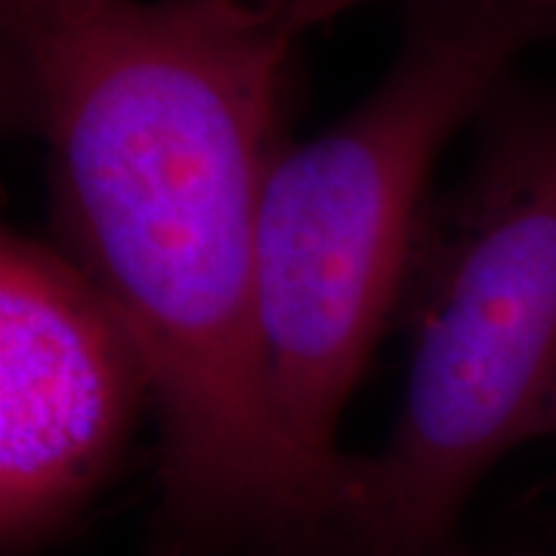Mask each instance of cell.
<instances>
[{
    "label": "cell",
    "mask_w": 556,
    "mask_h": 556,
    "mask_svg": "<svg viewBox=\"0 0 556 556\" xmlns=\"http://www.w3.org/2000/svg\"><path fill=\"white\" fill-rule=\"evenodd\" d=\"M554 35L526 0H405L371 93L269 161L257 214L263 378L285 439L338 497L350 470L340 417L396 318L439 155Z\"/></svg>",
    "instance_id": "obj_3"
},
{
    "label": "cell",
    "mask_w": 556,
    "mask_h": 556,
    "mask_svg": "<svg viewBox=\"0 0 556 556\" xmlns=\"http://www.w3.org/2000/svg\"><path fill=\"white\" fill-rule=\"evenodd\" d=\"M152 375L115 306L56 241L0 244V551L38 556L121 467Z\"/></svg>",
    "instance_id": "obj_4"
},
{
    "label": "cell",
    "mask_w": 556,
    "mask_h": 556,
    "mask_svg": "<svg viewBox=\"0 0 556 556\" xmlns=\"http://www.w3.org/2000/svg\"><path fill=\"white\" fill-rule=\"evenodd\" d=\"M298 13V20L306 25V28H316L321 22H331L343 16L346 10L353 7H362V3H371V0H288ZM529 7H535L538 13H544L547 20L554 22L556 28V0H526Z\"/></svg>",
    "instance_id": "obj_5"
},
{
    "label": "cell",
    "mask_w": 556,
    "mask_h": 556,
    "mask_svg": "<svg viewBox=\"0 0 556 556\" xmlns=\"http://www.w3.org/2000/svg\"><path fill=\"white\" fill-rule=\"evenodd\" d=\"M554 556H556V554H554Z\"/></svg>",
    "instance_id": "obj_7"
},
{
    "label": "cell",
    "mask_w": 556,
    "mask_h": 556,
    "mask_svg": "<svg viewBox=\"0 0 556 556\" xmlns=\"http://www.w3.org/2000/svg\"><path fill=\"white\" fill-rule=\"evenodd\" d=\"M306 25L288 0H0L3 115L47 155L56 244L152 375L155 556H338L340 497L278 427L257 214Z\"/></svg>",
    "instance_id": "obj_1"
},
{
    "label": "cell",
    "mask_w": 556,
    "mask_h": 556,
    "mask_svg": "<svg viewBox=\"0 0 556 556\" xmlns=\"http://www.w3.org/2000/svg\"><path fill=\"white\" fill-rule=\"evenodd\" d=\"M554 433H556V424H554Z\"/></svg>",
    "instance_id": "obj_6"
},
{
    "label": "cell",
    "mask_w": 556,
    "mask_h": 556,
    "mask_svg": "<svg viewBox=\"0 0 556 556\" xmlns=\"http://www.w3.org/2000/svg\"><path fill=\"white\" fill-rule=\"evenodd\" d=\"M473 155L430 199L393 325L408 340L396 424L350 455L338 556H460L482 477L556 424V87L504 78Z\"/></svg>",
    "instance_id": "obj_2"
}]
</instances>
